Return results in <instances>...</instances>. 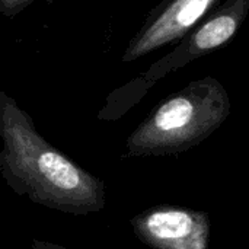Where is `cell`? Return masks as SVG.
Listing matches in <instances>:
<instances>
[{"label": "cell", "instance_id": "1", "mask_svg": "<svg viewBox=\"0 0 249 249\" xmlns=\"http://www.w3.org/2000/svg\"><path fill=\"white\" fill-rule=\"evenodd\" d=\"M0 172L20 194L71 214L105 206L104 182L50 144L15 98L0 90Z\"/></svg>", "mask_w": 249, "mask_h": 249}, {"label": "cell", "instance_id": "2", "mask_svg": "<svg viewBox=\"0 0 249 249\" xmlns=\"http://www.w3.org/2000/svg\"><path fill=\"white\" fill-rule=\"evenodd\" d=\"M231 112V98L214 77L190 82L165 98L131 133L128 156L166 155L185 150L210 136Z\"/></svg>", "mask_w": 249, "mask_h": 249}, {"label": "cell", "instance_id": "3", "mask_svg": "<svg viewBox=\"0 0 249 249\" xmlns=\"http://www.w3.org/2000/svg\"><path fill=\"white\" fill-rule=\"evenodd\" d=\"M248 13L249 0H223L190 29L165 57L153 63L142 77L133 80L136 82L133 83L136 93L142 96L166 74L226 45L239 32Z\"/></svg>", "mask_w": 249, "mask_h": 249}, {"label": "cell", "instance_id": "4", "mask_svg": "<svg viewBox=\"0 0 249 249\" xmlns=\"http://www.w3.org/2000/svg\"><path fill=\"white\" fill-rule=\"evenodd\" d=\"M222 0H163L128 42L123 61H136L165 45L178 42Z\"/></svg>", "mask_w": 249, "mask_h": 249}, {"label": "cell", "instance_id": "5", "mask_svg": "<svg viewBox=\"0 0 249 249\" xmlns=\"http://www.w3.org/2000/svg\"><path fill=\"white\" fill-rule=\"evenodd\" d=\"M139 238L158 249H203V231L182 210L158 209L137 216L133 222Z\"/></svg>", "mask_w": 249, "mask_h": 249}, {"label": "cell", "instance_id": "6", "mask_svg": "<svg viewBox=\"0 0 249 249\" xmlns=\"http://www.w3.org/2000/svg\"><path fill=\"white\" fill-rule=\"evenodd\" d=\"M35 1H44L53 4L55 0H0V13L6 18H15Z\"/></svg>", "mask_w": 249, "mask_h": 249}]
</instances>
